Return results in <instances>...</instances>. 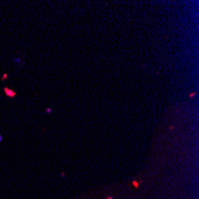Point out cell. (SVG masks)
Returning a JSON list of instances; mask_svg holds the SVG:
<instances>
[{"label": "cell", "mask_w": 199, "mask_h": 199, "mask_svg": "<svg viewBox=\"0 0 199 199\" xmlns=\"http://www.w3.org/2000/svg\"><path fill=\"white\" fill-rule=\"evenodd\" d=\"M4 92H5V94L9 98H15V97L17 96V92L12 91V90H10V88H7V87H5V88H4Z\"/></svg>", "instance_id": "6da1fadb"}]
</instances>
